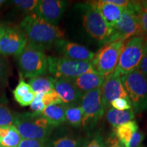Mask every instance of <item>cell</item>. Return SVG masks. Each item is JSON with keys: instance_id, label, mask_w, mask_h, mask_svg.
Instances as JSON below:
<instances>
[{"instance_id": "obj_1", "label": "cell", "mask_w": 147, "mask_h": 147, "mask_svg": "<svg viewBox=\"0 0 147 147\" xmlns=\"http://www.w3.org/2000/svg\"><path fill=\"white\" fill-rule=\"evenodd\" d=\"M19 26L27 37V44L44 51L65 37L61 29L45 21L34 13L27 14Z\"/></svg>"}, {"instance_id": "obj_2", "label": "cell", "mask_w": 147, "mask_h": 147, "mask_svg": "<svg viewBox=\"0 0 147 147\" xmlns=\"http://www.w3.org/2000/svg\"><path fill=\"white\" fill-rule=\"evenodd\" d=\"M13 125L22 138L47 141L55 127L41 113H14Z\"/></svg>"}, {"instance_id": "obj_3", "label": "cell", "mask_w": 147, "mask_h": 147, "mask_svg": "<svg viewBox=\"0 0 147 147\" xmlns=\"http://www.w3.org/2000/svg\"><path fill=\"white\" fill-rule=\"evenodd\" d=\"M147 53V38L135 36L124 42L115 72L121 76L137 69Z\"/></svg>"}, {"instance_id": "obj_4", "label": "cell", "mask_w": 147, "mask_h": 147, "mask_svg": "<svg viewBox=\"0 0 147 147\" xmlns=\"http://www.w3.org/2000/svg\"><path fill=\"white\" fill-rule=\"evenodd\" d=\"M47 57L45 51L27 44L16 57L21 76L29 79L45 76L48 73Z\"/></svg>"}, {"instance_id": "obj_5", "label": "cell", "mask_w": 147, "mask_h": 147, "mask_svg": "<svg viewBox=\"0 0 147 147\" xmlns=\"http://www.w3.org/2000/svg\"><path fill=\"white\" fill-rule=\"evenodd\" d=\"M121 81L134 113L147 111V77L137 69L121 76Z\"/></svg>"}, {"instance_id": "obj_6", "label": "cell", "mask_w": 147, "mask_h": 147, "mask_svg": "<svg viewBox=\"0 0 147 147\" xmlns=\"http://www.w3.org/2000/svg\"><path fill=\"white\" fill-rule=\"evenodd\" d=\"M82 14V25L85 31L93 39L101 45L108 43L111 28L96 9L87 2L78 5Z\"/></svg>"}, {"instance_id": "obj_7", "label": "cell", "mask_w": 147, "mask_h": 147, "mask_svg": "<svg viewBox=\"0 0 147 147\" xmlns=\"http://www.w3.org/2000/svg\"><path fill=\"white\" fill-rule=\"evenodd\" d=\"M47 59L48 73L55 79H74L82 74L95 71L91 62L78 61L56 56H48Z\"/></svg>"}, {"instance_id": "obj_8", "label": "cell", "mask_w": 147, "mask_h": 147, "mask_svg": "<svg viewBox=\"0 0 147 147\" xmlns=\"http://www.w3.org/2000/svg\"><path fill=\"white\" fill-rule=\"evenodd\" d=\"M124 42L121 40L109 42L103 45L95 53L91 61L92 66L97 73L105 78L115 72Z\"/></svg>"}, {"instance_id": "obj_9", "label": "cell", "mask_w": 147, "mask_h": 147, "mask_svg": "<svg viewBox=\"0 0 147 147\" xmlns=\"http://www.w3.org/2000/svg\"><path fill=\"white\" fill-rule=\"evenodd\" d=\"M80 106L83 112L81 126L85 131L91 132L105 112L101 100V87L84 93Z\"/></svg>"}, {"instance_id": "obj_10", "label": "cell", "mask_w": 147, "mask_h": 147, "mask_svg": "<svg viewBox=\"0 0 147 147\" xmlns=\"http://www.w3.org/2000/svg\"><path fill=\"white\" fill-rule=\"evenodd\" d=\"M135 36H144L138 14L124 10L119 21L111 28L108 43L115 41H126Z\"/></svg>"}, {"instance_id": "obj_11", "label": "cell", "mask_w": 147, "mask_h": 147, "mask_svg": "<svg viewBox=\"0 0 147 147\" xmlns=\"http://www.w3.org/2000/svg\"><path fill=\"white\" fill-rule=\"evenodd\" d=\"M27 45V39L20 26H7L0 38V55L17 57Z\"/></svg>"}, {"instance_id": "obj_12", "label": "cell", "mask_w": 147, "mask_h": 147, "mask_svg": "<svg viewBox=\"0 0 147 147\" xmlns=\"http://www.w3.org/2000/svg\"><path fill=\"white\" fill-rule=\"evenodd\" d=\"M69 2L64 0H40L34 13L48 23L57 26Z\"/></svg>"}, {"instance_id": "obj_13", "label": "cell", "mask_w": 147, "mask_h": 147, "mask_svg": "<svg viewBox=\"0 0 147 147\" xmlns=\"http://www.w3.org/2000/svg\"><path fill=\"white\" fill-rule=\"evenodd\" d=\"M118 98L129 99V97L121 81V76L114 72L105 78L101 87V100L104 110L109 109L112 101Z\"/></svg>"}, {"instance_id": "obj_14", "label": "cell", "mask_w": 147, "mask_h": 147, "mask_svg": "<svg viewBox=\"0 0 147 147\" xmlns=\"http://www.w3.org/2000/svg\"><path fill=\"white\" fill-rule=\"evenodd\" d=\"M57 51L63 57L78 61L91 62L95 53L84 46L69 40H59L55 43Z\"/></svg>"}, {"instance_id": "obj_15", "label": "cell", "mask_w": 147, "mask_h": 147, "mask_svg": "<svg viewBox=\"0 0 147 147\" xmlns=\"http://www.w3.org/2000/svg\"><path fill=\"white\" fill-rule=\"evenodd\" d=\"M54 89L65 106H77L83 94L77 89L72 79H55Z\"/></svg>"}, {"instance_id": "obj_16", "label": "cell", "mask_w": 147, "mask_h": 147, "mask_svg": "<svg viewBox=\"0 0 147 147\" xmlns=\"http://www.w3.org/2000/svg\"><path fill=\"white\" fill-rule=\"evenodd\" d=\"M88 2L98 11L110 28L119 21L124 12V9L108 3L106 0L89 1Z\"/></svg>"}, {"instance_id": "obj_17", "label": "cell", "mask_w": 147, "mask_h": 147, "mask_svg": "<svg viewBox=\"0 0 147 147\" xmlns=\"http://www.w3.org/2000/svg\"><path fill=\"white\" fill-rule=\"evenodd\" d=\"M105 78L96 71H88L72 79L77 89L82 94L102 87Z\"/></svg>"}, {"instance_id": "obj_18", "label": "cell", "mask_w": 147, "mask_h": 147, "mask_svg": "<svg viewBox=\"0 0 147 147\" xmlns=\"http://www.w3.org/2000/svg\"><path fill=\"white\" fill-rule=\"evenodd\" d=\"M83 139L73 133L61 132L49 138L47 140V147H81Z\"/></svg>"}, {"instance_id": "obj_19", "label": "cell", "mask_w": 147, "mask_h": 147, "mask_svg": "<svg viewBox=\"0 0 147 147\" xmlns=\"http://www.w3.org/2000/svg\"><path fill=\"white\" fill-rule=\"evenodd\" d=\"M41 113L55 127L61 125L66 121L64 104H56L47 106Z\"/></svg>"}, {"instance_id": "obj_20", "label": "cell", "mask_w": 147, "mask_h": 147, "mask_svg": "<svg viewBox=\"0 0 147 147\" xmlns=\"http://www.w3.org/2000/svg\"><path fill=\"white\" fill-rule=\"evenodd\" d=\"M106 117L108 123L115 128L129 121H133L135 117V113L132 108L127 110H118L110 108L106 113Z\"/></svg>"}, {"instance_id": "obj_21", "label": "cell", "mask_w": 147, "mask_h": 147, "mask_svg": "<svg viewBox=\"0 0 147 147\" xmlns=\"http://www.w3.org/2000/svg\"><path fill=\"white\" fill-rule=\"evenodd\" d=\"M113 135L125 147L127 146L135 132L139 130L138 125L136 121H130L114 128Z\"/></svg>"}, {"instance_id": "obj_22", "label": "cell", "mask_w": 147, "mask_h": 147, "mask_svg": "<svg viewBox=\"0 0 147 147\" xmlns=\"http://www.w3.org/2000/svg\"><path fill=\"white\" fill-rule=\"evenodd\" d=\"M55 81V78L52 76H38L31 78L29 81V84L35 94H45L54 90Z\"/></svg>"}, {"instance_id": "obj_23", "label": "cell", "mask_w": 147, "mask_h": 147, "mask_svg": "<svg viewBox=\"0 0 147 147\" xmlns=\"http://www.w3.org/2000/svg\"><path fill=\"white\" fill-rule=\"evenodd\" d=\"M65 121L74 127L81 126L83 112L80 105L65 106Z\"/></svg>"}, {"instance_id": "obj_24", "label": "cell", "mask_w": 147, "mask_h": 147, "mask_svg": "<svg viewBox=\"0 0 147 147\" xmlns=\"http://www.w3.org/2000/svg\"><path fill=\"white\" fill-rule=\"evenodd\" d=\"M14 113L8 106L6 97H0V127H7L13 125Z\"/></svg>"}, {"instance_id": "obj_25", "label": "cell", "mask_w": 147, "mask_h": 147, "mask_svg": "<svg viewBox=\"0 0 147 147\" xmlns=\"http://www.w3.org/2000/svg\"><path fill=\"white\" fill-rule=\"evenodd\" d=\"M22 138L13 125L9 126L8 134L0 139V145L3 147H18Z\"/></svg>"}, {"instance_id": "obj_26", "label": "cell", "mask_w": 147, "mask_h": 147, "mask_svg": "<svg viewBox=\"0 0 147 147\" xmlns=\"http://www.w3.org/2000/svg\"><path fill=\"white\" fill-rule=\"evenodd\" d=\"M81 147H108L104 138L99 131L89 134L87 138L83 139Z\"/></svg>"}, {"instance_id": "obj_27", "label": "cell", "mask_w": 147, "mask_h": 147, "mask_svg": "<svg viewBox=\"0 0 147 147\" xmlns=\"http://www.w3.org/2000/svg\"><path fill=\"white\" fill-rule=\"evenodd\" d=\"M39 0H13L12 4L18 10L25 12H34Z\"/></svg>"}, {"instance_id": "obj_28", "label": "cell", "mask_w": 147, "mask_h": 147, "mask_svg": "<svg viewBox=\"0 0 147 147\" xmlns=\"http://www.w3.org/2000/svg\"><path fill=\"white\" fill-rule=\"evenodd\" d=\"M10 73L9 63L5 57L0 55V88L6 84Z\"/></svg>"}, {"instance_id": "obj_29", "label": "cell", "mask_w": 147, "mask_h": 147, "mask_svg": "<svg viewBox=\"0 0 147 147\" xmlns=\"http://www.w3.org/2000/svg\"><path fill=\"white\" fill-rule=\"evenodd\" d=\"M33 91L32 87L29 85V83H27L24 80L23 78H21L18 83L16 86L15 89L13 90L12 93H13L14 100H18L20 97L27 95L29 92Z\"/></svg>"}, {"instance_id": "obj_30", "label": "cell", "mask_w": 147, "mask_h": 147, "mask_svg": "<svg viewBox=\"0 0 147 147\" xmlns=\"http://www.w3.org/2000/svg\"><path fill=\"white\" fill-rule=\"evenodd\" d=\"M42 102L45 104V107L51 105H56V104H63L57 92L54 90L51 91L47 93L43 94L42 99Z\"/></svg>"}, {"instance_id": "obj_31", "label": "cell", "mask_w": 147, "mask_h": 147, "mask_svg": "<svg viewBox=\"0 0 147 147\" xmlns=\"http://www.w3.org/2000/svg\"><path fill=\"white\" fill-rule=\"evenodd\" d=\"M110 107L118 110H127L132 108V106L129 99L118 98L112 101Z\"/></svg>"}, {"instance_id": "obj_32", "label": "cell", "mask_w": 147, "mask_h": 147, "mask_svg": "<svg viewBox=\"0 0 147 147\" xmlns=\"http://www.w3.org/2000/svg\"><path fill=\"white\" fill-rule=\"evenodd\" d=\"M18 147H47V141L22 138Z\"/></svg>"}, {"instance_id": "obj_33", "label": "cell", "mask_w": 147, "mask_h": 147, "mask_svg": "<svg viewBox=\"0 0 147 147\" xmlns=\"http://www.w3.org/2000/svg\"><path fill=\"white\" fill-rule=\"evenodd\" d=\"M43 93H38L35 95V97L30 105V108L34 113H42V110L45 109V106L42 102V99Z\"/></svg>"}, {"instance_id": "obj_34", "label": "cell", "mask_w": 147, "mask_h": 147, "mask_svg": "<svg viewBox=\"0 0 147 147\" xmlns=\"http://www.w3.org/2000/svg\"><path fill=\"white\" fill-rule=\"evenodd\" d=\"M144 139V134L140 130L134 134L126 147H139Z\"/></svg>"}, {"instance_id": "obj_35", "label": "cell", "mask_w": 147, "mask_h": 147, "mask_svg": "<svg viewBox=\"0 0 147 147\" xmlns=\"http://www.w3.org/2000/svg\"><path fill=\"white\" fill-rule=\"evenodd\" d=\"M35 95L36 94L34 93V91L29 92V93H27V95L20 97V98H18V100H16V101L20 104V105L21 106H23V107L30 106L31 104H32L33 102V100H34Z\"/></svg>"}, {"instance_id": "obj_36", "label": "cell", "mask_w": 147, "mask_h": 147, "mask_svg": "<svg viewBox=\"0 0 147 147\" xmlns=\"http://www.w3.org/2000/svg\"><path fill=\"white\" fill-rule=\"evenodd\" d=\"M138 16L140 22L143 36L147 38V11L141 10L138 14Z\"/></svg>"}, {"instance_id": "obj_37", "label": "cell", "mask_w": 147, "mask_h": 147, "mask_svg": "<svg viewBox=\"0 0 147 147\" xmlns=\"http://www.w3.org/2000/svg\"><path fill=\"white\" fill-rule=\"evenodd\" d=\"M108 147H125L114 135H112L108 140Z\"/></svg>"}, {"instance_id": "obj_38", "label": "cell", "mask_w": 147, "mask_h": 147, "mask_svg": "<svg viewBox=\"0 0 147 147\" xmlns=\"http://www.w3.org/2000/svg\"><path fill=\"white\" fill-rule=\"evenodd\" d=\"M138 69L147 77V53L141 61L140 64L138 67Z\"/></svg>"}, {"instance_id": "obj_39", "label": "cell", "mask_w": 147, "mask_h": 147, "mask_svg": "<svg viewBox=\"0 0 147 147\" xmlns=\"http://www.w3.org/2000/svg\"><path fill=\"white\" fill-rule=\"evenodd\" d=\"M141 10L147 11V0L146 1H139Z\"/></svg>"}, {"instance_id": "obj_40", "label": "cell", "mask_w": 147, "mask_h": 147, "mask_svg": "<svg viewBox=\"0 0 147 147\" xmlns=\"http://www.w3.org/2000/svg\"><path fill=\"white\" fill-rule=\"evenodd\" d=\"M5 27H6V25H5V24H3L0 22V38H1V36H2V34L3 31H4Z\"/></svg>"}, {"instance_id": "obj_41", "label": "cell", "mask_w": 147, "mask_h": 147, "mask_svg": "<svg viewBox=\"0 0 147 147\" xmlns=\"http://www.w3.org/2000/svg\"><path fill=\"white\" fill-rule=\"evenodd\" d=\"M4 2H5L4 0H0V6H1V5H2Z\"/></svg>"}, {"instance_id": "obj_42", "label": "cell", "mask_w": 147, "mask_h": 147, "mask_svg": "<svg viewBox=\"0 0 147 147\" xmlns=\"http://www.w3.org/2000/svg\"><path fill=\"white\" fill-rule=\"evenodd\" d=\"M139 147H146V146H143V145H140V146Z\"/></svg>"}, {"instance_id": "obj_43", "label": "cell", "mask_w": 147, "mask_h": 147, "mask_svg": "<svg viewBox=\"0 0 147 147\" xmlns=\"http://www.w3.org/2000/svg\"><path fill=\"white\" fill-rule=\"evenodd\" d=\"M0 147H3L2 146H1V145H0Z\"/></svg>"}]
</instances>
